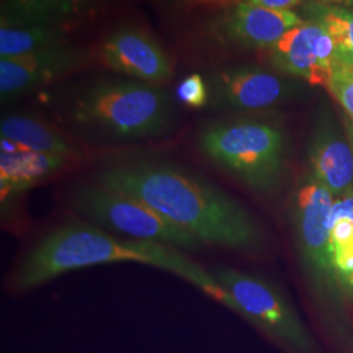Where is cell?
<instances>
[{"instance_id": "6da1fadb", "label": "cell", "mask_w": 353, "mask_h": 353, "mask_svg": "<svg viewBox=\"0 0 353 353\" xmlns=\"http://www.w3.org/2000/svg\"><path fill=\"white\" fill-rule=\"evenodd\" d=\"M96 183L145 203L202 245L242 252H259L265 233L250 212L205 178L154 160L108 165Z\"/></svg>"}, {"instance_id": "7a4b0ae2", "label": "cell", "mask_w": 353, "mask_h": 353, "mask_svg": "<svg viewBox=\"0 0 353 353\" xmlns=\"http://www.w3.org/2000/svg\"><path fill=\"white\" fill-rule=\"evenodd\" d=\"M131 262L176 275L239 313L237 303L214 275L176 248L151 241L121 239L77 220L64 221L38 241L19 262L10 285L14 292H26L75 270Z\"/></svg>"}, {"instance_id": "3957f363", "label": "cell", "mask_w": 353, "mask_h": 353, "mask_svg": "<svg viewBox=\"0 0 353 353\" xmlns=\"http://www.w3.org/2000/svg\"><path fill=\"white\" fill-rule=\"evenodd\" d=\"M203 156L258 194L281 186L287 165V139L274 123L234 119L205 125L196 137Z\"/></svg>"}, {"instance_id": "277c9868", "label": "cell", "mask_w": 353, "mask_h": 353, "mask_svg": "<svg viewBox=\"0 0 353 353\" xmlns=\"http://www.w3.org/2000/svg\"><path fill=\"white\" fill-rule=\"evenodd\" d=\"M71 118L77 126L117 139L164 137L176 126V108L164 90L135 81H100L77 96Z\"/></svg>"}, {"instance_id": "5b68a950", "label": "cell", "mask_w": 353, "mask_h": 353, "mask_svg": "<svg viewBox=\"0 0 353 353\" xmlns=\"http://www.w3.org/2000/svg\"><path fill=\"white\" fill-rule=\"evenodd\" d=\"M335 196L310 173L303 176L292 199V224L301 265L322 301L341 309L345 294L334 265L330 216Z\"/></svg>"}, {"instance_id": "8992f818", "label": "cell", "mask_w": 353, "mask_h": 353, "mask_svg": "<svg viewBox=\"0 0 353 353\" xmlns=\"http://www.w3.org/2000/svg\"><path fill=\"white\" fill-rule=\"evenodd\" d=\"M239 306V314L292 353H316V344L287 297L270 280L230 267L211 272Z\"/></svg>"}, {"instance_id": "52a82bcc", "label": "cell", "mask_w": 353, "mask_h": 353, "mask_svg": "<svg viewBox=\"0 0 353 353\" xmlns=\"http://www.w3.org/2000/svg\"><path fill=\"white\" fill-rule=\"evenodd\" d=\"M76 211L101 227L132 240L151 241L178 250H198L203 245L145 203L100 185L79 186L71 194Z\"/></svg>"}, {"instance_id": "ba28073f", "label": "cell", "mask_w": 353, "mask_h": 353, "mask_svg": "<svg viewBox=\"0 0 353 353\" xmlns=\"http://www.w3.org/2000/svg\"><path fill=\"white\" fill-rule=\"evenodd\" d=\"M210 105L234 112H259L297 97L303 87L261 67L242 65L210 76Z\"/></svg>"}, {"instance_id": "9c48e42d", "label": "cell", "mask_w": 353, "mask_h": 353, "mask_svg": "<svg viewBox=\"0 0 353 353\" xmlns=\"http://www.w3.org/2000/svg\"><path fill=\"white\" fill-rule=\"evenodd\" d=\"M303 21L293 11H272L243 1L223 8L204 26V34L221 46L268 49Z\"/></svg>"}, {"instance_id": "30bf717a", "label": "cell", "mask_w": 353, "mask_h": 353, "mask_svg": "<svg viewBox=\"0 0 353 353\" xmlns=\"http://www.w3.org/2000/svg\"><path fill=\"white\" fill-rule=\"evenodd\" d=\"M88 52L71 43L20 57L0 58L1 101L20 97L81 68Z\"/></svg>"}, {"instance_id": "8fae6325", "label": "cell", "mask_w": 353, "mask_h": 353, "mask_svg": "<svg viewBox=\"0 0 353 353\" xmlns=\"http://www.w3.org/2000/svg\"><path fill=\"white\" fill-rule=\"evenodd\" d=\"M102 63L115 72L152 83H164L173 75L172 61L163 46L138 26H119L103 39Z\"/></svg>"}, {"instance_id": "7c38bea8", "label": "cell", "mask_w": 353, "mask_h": 353, "mask_svg": "<svg viewBox=\"0 0 353 353\" xmlns=\"http://www.w3.org/2000/svg\"><path fill=\"white\" fill-rule=\"evenodd\" d=\"M310 174L336 198L353 191V148L327 109L321 112L309 147Z\"/></svg>"}, {"instance_id": "4fadbf2b", "label": "cell", "mask_w": 353, "mask_h": 353, "mask_svg": "<svg viewBox=\"0 0 353 353\" xmlns=\"http://www.w3.org/2000/svg\"><path fill=\"white\" fill-rule=\"evenodd\" d=\"M119 0H1V26H46L67 33L110 10Z\"/></svg>"}, {"instance_id": "5bb4252c", "label": "cell", "mask_w": 353, "mask_h": 353, "mask_svg": "<svg viewBox=\"0 0 353 353\" xmlns=\"http://www.w3.org/2000/svg\"><path fill=\"white\" fill-rule=\"evenodd\" d=\"M322 30V26L306 20L292 28L268 48L271 63L284 74L303 79L312 85H326L327 80L316 63V43Z\"/></svg>"}, {"instance_id": "9a60e30c", "label": "cell", "mask_w": 353, "mask_h": 353, "mask_svg": "<svg viewBox=\"0 0 353 353\" xmlns=\"http://www.w3.org/2000/svg\"><path fill=\"white\" fill-rule=\"evenodd\" d=\"M68 159L39 152L14 150L0 154L1 201L17 196L55 176L68 164Z\"/></svg>"}, {"instance_id": "2e32d148", "label": "cell", "mask_w": 353, "mask_h": 353, "mask_svg": "<svg viewBox=\"0 0 353 353\" xmlns=\"http://www.w3.org/2000/svg\"><path fill=\"white\" fill-rule=\"evenodd\" d=\"M0 135L1 139L12 141L20 150L61 156L68 160L76 159L79 154L75 147L57 130L29 115H4L0 123Z\"/></svg>"}, {"instance_id": "e0dca14e", "label": "cell", "mask_w": 353, "mask_h": 353, "mask_svg": "<svg viewBox=\"0 0 353 353\" xmlns=\"http://www.w3.org/2000/svg\"><path fill=\"white\" fill-rule=\"evenodd\" d=\"M330 228L338 279L345 297L353 300V191L334 199Z\"/></svg>"}, {"instance_id": "ac0fdd59", "label": "cell", "mask_w": 353, "mask_h": 353, "mask_svg": "<svg viewBox=\"0 0 353 353\" xmlns=\"http://www.w3.org/2000/svg\"><path fill=\"white\" fill-rule=\"evenodd\" d=\"M301 17L323 26L335 42L336 59L353 65V10L306 0L301 6Z\"/></svg>"}, {"instance_id": "d6986e66", "label": "cell", "mask_w": 353, "mask_h": 353, "mask_svg": "<svg viewBox=\"0 0 353 353\" xmlns=\"http://www.w3.org/2000/svg\"><path fill=\"white\" fill-rule=\"evenodd\" d=\"M68 33L46 26H1L0 58L20 57L70 43Z\"/></svg>"}, {"instance_id": "ffe728a7", "label": "cell", "mask_w": 353, "mask_h": 353, "mask_svg": "<svg viewBox=\"0 0 353 353\" xmlns=\"http://www.w3.org/2000/svg\"><path fill=\"white\" fill-rule=\"evenodd\" d=\"M326 87L353 122V65L335 61Z\"/></svg>"}, {"instance_id": "44dd1931", "label": "cell", "mask_w": 353, "mask_h": 353, "mask_svg": "<svg viewBox=\"0 0 353 353\" xmlns=\"http://www.w3.org/2000/svg\"><path fill=\"white\" fill-rule=\"evenodd\" d=\"M176 99L191 109H202L210 103V89L202 75L191 74L176 87Z\"/></svg>"}, {"instance_id": "7402d4cb", "label": "cell", "mask_w": 353, "mask_h": 353, "mask_svg": "<svg viewBox=\"0 0 353 353\" xmlns=\"http://www.w3.org/2000/svg\"><path fill=\"white\" fill-rule=\"evenodd\" d=\"M252 6L263 7L272 11H290L292 8L297 7L301 0H246Z\"/></svg>"}, {"instance_id": "603a6c76", "label": "cell", "mask_w": 353, "mask_h": 353, "mask_svg": "<svg viewBox=\"0 0 353 353\" xmlns=\"http://www.w3.org/2000/svg\"><path fill=\"white\" fill-rule=\"evenodd\" d=\"M246 0H185L182 7H214V8H227L236 4L243 3Z\"/></svg>"}, {"instance_id": "cb8c5ba5", "label": "cell", "mask_w": 353, "mask_h": 353, "mask_svg": "<svg viewBox=\"0 0 353 353\" xmlns=\"http://www.w3.org/2000/svg\"><path fill=\"white\" fill-rule=\"evenodd\" d=\"M325 4H335V6H341L348 10H353V0H316Z\"/></svg>"}, {"instance_id": "d4e9b609", "label": "cell", "mask_w": 353, "mask_h": 353, "mask_svg": "<svg viewBox=\"0 0 353 353\" xmlns=\"http://www.w3.org/2000/svg\"><path fill=\"white\" fill-rule=\"evenodd\" d=\"M344 127H345V132L348 135V139L351 141V145L353 148V122L348 117L344 118Z\"/></svg>"}, {"instance_id": "484cf974", "label": "cell", "mask_w": 353, "mask_h": 353, "mask_svg": "<svg viewBox=\"0 0 353 353\" xmlns=\"http://www.w3.org/2000/svg\"><path fill=\"white\" fill-rule=\"evenodd\" d=\"M165 3H168V4H170V6H176V7H182V4H183V1L185 0H164Z\"/></svg>"}]
</instances>
